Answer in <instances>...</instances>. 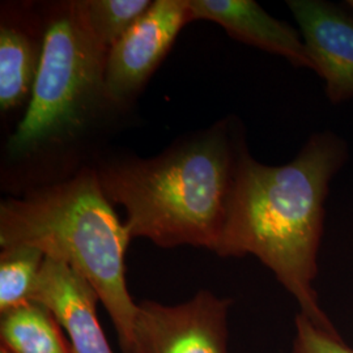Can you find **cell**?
<instances>
[{
	"instance_id": "cell-1",
	"label": "cell",
	"mask_w": 353,
	"mask_h": 353,
	"mask_svg": "<svg viewBox=\"0 0 353 353\" xmlns=\"http://www.w3.org/2000/svg\"><path fill=\"white\" fill-rule=\"evenodd\" d=\"M348 157L332 132H316L281 166L258 163L241 148L227 219L214 252L256 256L300 305V314L336 332L322 312L313 281L331 178Z\"/></svg>"
},
{
	"instance_id": "cell-2",
	"label": "cell",
	"mask_w": 353,
	"mask_h": 353,
	"mask_svg": "<svg viewBox=\"0 0 353 353\" xmlns=\"http://www.w3.org/2000/svg\"><path fill=\"white\" fill-rule=\"evenodd\" d=\"M243 144L239 130L221 122L156 157L109 163L96 172L106 198L125 207L131 239L214 252Z\"/></svg>"
},
{
	"instance_id": "cell-3",
	"label": "cell",
	"mask_w": 353,
	"mask_h": 353,
	"mask_svg": "<svg viewBox=\"0 0 353 353\" xmlns=\"http://www.w3.org/2000/svg\"><path fill=\"white\" fill-rule=\"evenodd\" d=\"M131 240L94 169L0 204L1 249L33 248L74 268L96 290L123 353L131 345L138 313L126 283Z\"/></svg>"
},
{
	"instance_id": "cell-4",
	"label": "cell",
	"mask_w": 353,
	"mask_h": 353,
	"mask_svg": "<svg viewBox=\"0 0 353 353\" xmlns=\"http://www.w3.org/2000/svg\"><path fill=\"white\" fill-rule=\"evenodd\" d=\"M108 54L76 1L58 7L45 28L36 84L26 115L8 140L10 154H32L84 126L92 109L106 101Z\"/></svg>"
},
{
	"instance_id": "cell-5",
	"label": "cell",
	"mask_w": 353,
	"mask_h": 353,
	"mask_svg": "<svg viewBox=\"0 0 353 353\" xmlns=\"http://www.w3.org/2000/svg\"><path fill=\"white\" fill-rule=\"evenodd\" d=\"M230 299L199 290L178 305L138 303L127 353H229Z\"/></svg>"
},
{
	"instance_id": "cell-6",
	"label": "cell",
	"mask_w": 353,
	"mask_h": 353,
	"mask_svg": "<svg viewBox=\"0 0 353 353\" xmlns=\"http://www.w3.org/2000/svg\"><path fill=\"white\" fill-rule=\"evenodd\" d=\"M190 23L186 0H156L109 50L105 70V97L114 105L131 100Z\"/></svg>"
},
{
	"instance_id": "cell-7",
	"label": "cell",
	"mask_w": 353,
	"mask_h": 353,
	"mask_svg": "<svg viewBox=\"0 0 353 353\" xmlns=\"http://www.w3.org/2000/svg\"><path fill=\"white\" fill-rule=\"evenodd\" d=\"M314 71L334 103L353 97V17L322 0H290Z\"/></svg>"
},
{
	"instance_id": "cell-8",
	"label": "cell",
	"mask_w": 353,
	"mask_h": 353,
	"mask_svg": "<svg viewBox=\"0 0 353 353\" xmlns=\"http://www.w3.org/2000/svg\"><path fill=\"white\" fill-rule=\"evenodd\" d=\"M32 301L54 314L74 353H114L97 318L96 290L70 265L45 258Z\"/></svg>"
},
{
	"instance_id": "cell-9",
	"label": "cell",
	"mask_w": 353,
	"mask_h": 353,
	"mask_svg": "<svg viewBox=\"0 0 353 353\" xmlns=\"http://www.w3.org/2000/svg\"><path fill=\"white\" fill-rule=\"evenodd\" d=\"M190 23L208 20L223 26L230 37L285 58L299 68L314 71L303 36L274 19L252 0H186Z\"/></svg>"
},
{
	"instance_id": "cell-10",
	"label": "cell",
	"mask_w": 353,
	"mask_h": 353,
	"mask_svg": "<svg viewBox=\"0 0 353 353\" xmlns=\"http://www.w3.org/2000/svg\"><path fill=\"white\" fill-rule=\"evenodd\" d=\"M42 42L14 24L0 28V109L7 113L30 100L42 55Z\"/></svg>"
},
{
	"instance_id": "cell-11",
	"label": "cell",
	"mask_w": 353,
	"mask_h": 353,
	"mask_svg": "<svg viewBox=\"0 0 353 353\" xmlns=\"http://www.w3.org/2000/svg\"><path fill=\"white\" fill-rule=\"evenodd\" d=\"M0 347L10 353H74L57 318L36 301L1 316Z\"/></svg>"
},
{
	"instance_id": "cell-12",
	"label": "cell",
	"mask_w": 353,
	"mask_h": 353,
	"mask_svg": "<svg viewBox=\"0 0 353 353\" xmlns=\"http://www.w3.org/2000/svg\"><path fill=\"white\" fill-rule=\"evenodd\" d=\"M77 8L94 38L110 50L140 17L150 0H79Z\"/></svg>"
},
{
	"instance_id": "cell-13",
	"label": "cell",
	"mask_w": 353,
	"mask_h": 353,
	"mask_svg": "<svg viewBox=\"0 0 353 353\" xmlns=\"http://www.w3.org/2000/svg\"><path fill=\"white\" fill-rule=\"evenodd\" d=\"M45 255L28 248L1 249L0 254V316L32 301Z\"/></svg>"
},
{
	"instance_id": "cell-14",
	"label": "cell",
	"mask_w": 353,
	"mask_h": 353,
	"mask_svg": "<svg viewBox=\"0 0 353 353\" xmlns=\"http://www.w3.org/2000/svg\"><path fill=\"white\" fill-rule=\"evenodd\" d=\"M292 353H353V350L338 332L323 330L299 313Z\"/></svg>"
},
{
	"instance_id": "cell-15",
	"label": "cell",
	"mask_w": 353,
	"mask_h": 353,
	"mask_svg": "<svg viewBox=\"0 0 353 353\" xmlns=\"http://www.w3.org/2000/svg\"><path fill=\"white\" fill-rule=\"evenodd\" d=\"M0 353H10L7 350H4L3 347H0Z\"/></svg>"
},
{
	"instance_id": "cell-16",
	"label": "cell",
	"mask_w": 353,
	"mask_h": 353,
	"mask_svg": "<svg viewBox=\"0 0 353 353\" xmlns=\"http://www.w3.org/2000/svg\"><path fill=\"white\" fill-rule=\"evenodd\" d=\"M348 6H350V8L353 11V0L352 1H348Z\"/></svg>"
}]
</instances>
